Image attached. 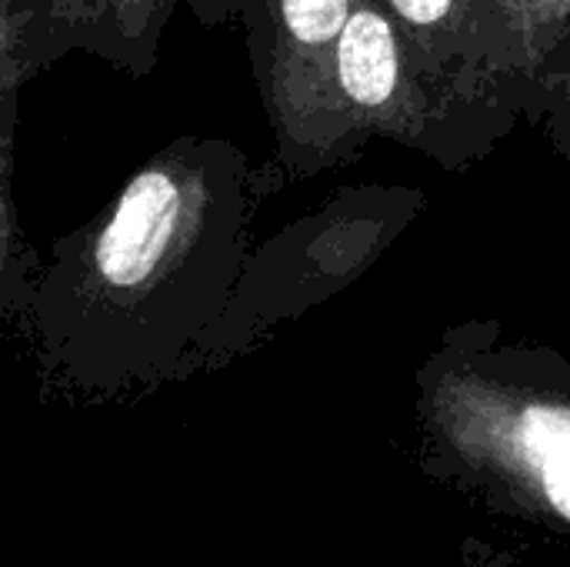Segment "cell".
I'll list each match as a JSON object with an SVG mask.
<instances>
[{
    "label": "cell",
    "instance_id": "obj_1",
    "mask_svg": "<svg viewBox=\"0 0 570 567\" xmlns=\"http://www.w3.org/2000/svg\"><path fill=\"white\" fill-rule=\"evenodd\" d=\"M177 217V187L167 174H140L120 197L110 227L100 237L97 264L117 287L140 284L164 254Z\"/></svg>",
    "mask_w": 570,
    "mask_h": 567
},
{
    "label": "cell",
    "instance_id": "obj_2",
    "mask_svg": "<svg viewBox=\"0 0 570 567\" xmlns=\"http://www.w3.org/2000/svg\"><path fill=\"white\" fill-rule=\"evenodd\" d=\"M341 84L357 104H384L397 84L394 33L384 17L361 10L341 30Z\"/></svg>",
    "mask_w": 570,
    "mask_h": 567
},
{
    "label": "cell",
    "instance_id": "obj_3",
    "mask_svg": "<svg viewBox=\"0 0 570 567\" xmlns=\"http://www.w3.org/2000/svg\"><path fill=\"white\" fill-rule=\"evenodd\" d=\"M521 438L541 468L548 498L570 521V411H554V408L528 411Z\"/></svg>",
    "mask_w": 570,
    "mask_h": 567
},
{
    "label": "cell",
    "instance_id": "obj_4",
    "mask_svg": "<svg viewBox=\"0 0 570 567\" xmlns=\"http://www.w3.org/2000/svg\"><path fill=\"white\" fill-rule=\"evenodd\" d=\"M284 20L304 43H324L347 27V0H281Z\"/></svg>",
    "mask_w": 570,
    "mask_h": 567
},
{
    "label": "cell",
    "instance_id": "obj_5",
    "mask_svg": "<svg viewBox=\"0 0 570 567\" xmlns=\"http://www.w3.org/2000/svg\"><path fill=\"white\" fill-rule=\"evenodd\" d=\"M394 7L414 23H434L438 17L448 13L451 0H394Z\"/></svg>",
    "mask_w": 570,
    "mask_h": 567
}]
</instances>
